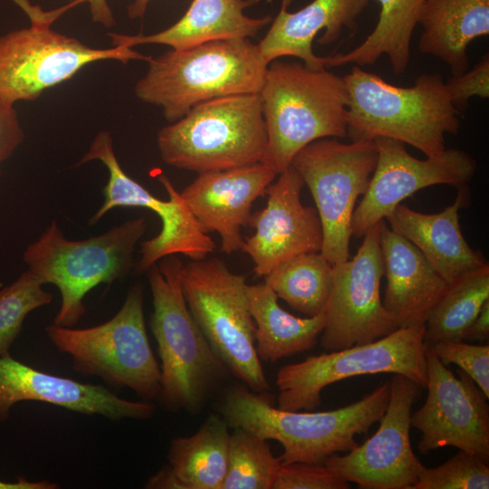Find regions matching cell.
<instances>
[{
	"mask_svg": "<svg viewBox=\"0 0 489 489\" xmlns=\"http://www.w3.org/2000/svg\"><path fill=\"white\" fill-rule=\"evenodd\" d=\"M425 324L398 328L369 343L309 356L276 374L277 408L312 410L324 388L345 379L378 373L399 374L422 388L427 385Z\"/></svg>",
	"mask_w": 489,
	"mask_h": 489,
	"instance_id": "cell-10",
	"label": "cell"
},
{
	"mask_svg": "<svg viewBox=\"0 0 489 489\" xmlns=\"http://www.w3.org/2000/svg\"><path fill=\"white\" fill-rule=\"evenodd\" d=\"M387 409L375 434L345 455H332L324 465L363 489H413L421 462L409 438L412 408L421 387L393 374Z\"/></svg>",
	"mask_w": 489,
	"mask_h": 489,
	"instance_id": "cell-16",
	"label": "cell"
},
{
	"mask_svg": "<svg viewBox=\"0 0 489 489\" xmlns=\"http://www.w3.org/2000/svg\"><path fill=\"white\" fill-rule=\"evenodd\" d=\"M91 160L103 163L109 171V180L103 189L104 201L90 219V224L97 223L108 211L118 206L147 208L160 217L162 226L158 235L141 243L137 265L139 273L147 272L168 255L181 254L197 261L205 259L214 252L215 242L201 228L167 176H158V180L168 195V200L165 201L154 197L125 173L116 158L109 131L102 130L96 135L89 150L77 165Z\"/></svg>",
	"mask_w": 489,
	"mask_h": 489,
	"instance_id": "cell-12",
	"label": "cell"
},
{
	"mask_svg": "<svg viewBox=\"0 0 489 489\" xmlns=\"http://www.w3.org/2000/svg\"><path fill=\"white\" fill-rule=\"evenodd\" d=\"M149 58L124 46L90 47L52 30L50 24H32L0 36V96L12 104L34 101L89 63Z\"/></svg>",
	"mask_w": 489,
	"mask_h": 489,
	"instance_id": "cell-13",
	"label": "cell"
},
{
	"mask_svg": "<svg viewBox=\"0 0 489 489\" xmlns=\"http://www.w3.org/2000/svg\"><path fill=\"white\" fill-rule=\"evenodd\" d=\"M489 340V300L482 306L479 313L465 332L463 340L466 342H484Z\"/></svg>",
	"mask_w": 489,
	"mask_h": 489,
	"instance_id": "cell-38",
	"label": "cell"
},
{
	"mask_svg": "<svg viewBox=\"0 0 489 489\" xmlns=\"http://www.w3.org/2000/svg\"><path fill=\"white\" fill-rule=\"evenodd\" d=\"M363 237L351 259L332 265L326 324L320 340L326 351L369 343L398 329L380 297L384 268L379 224Z\"/></svg>",
	"mask_w": 489,
	"mask_h": 489,
	"instance_id": "cell-14",
	"label": "cell"
},
{
	"mask_svg": "<svg viewBox=\"0 0 489 489\" xmlns=\"http://www.w3.org/2000/svg\"><path fill=\"white\" fill-rule=\"evenodd\" d=\"M343 80L351 141L388 138L435 157L446 149V134L458 131V110L440 74H422L413 86L400 87L355 65Z\"/></svg>",
	"mask_w": 489,
	"mask_h": 489,
	"instance_id": "cell-3",
	"label": "cell"
},
{
	"mask_svg": "<svg viewBox=\"0 0 489 489\" xmlns=\"http://www.w3.org/2000/svg\"><path fill=\"white\" fill-rule=\"evenodd\" d=\"M389 383L385 382L361 399L343 408L322 412L283 410L273 406L267 392L257 393L243 383L228 387L217 404L218 414L231 428H244L283 446L281 465H323L340 452L359 444L356 435L365 434L385 413Z\"/></svg>",
	"mask_w": 489,
	"mask_h": 489,
	"instance_id": "cell-1",
	"label": "cell"
},
{
	"mask_svg": "<svg viewBox=\"0 0 489 489\" xmlns=\"http://www.w3.org/2000/svg\"><path fill=\"white\" fill-rule=\"evenodd\" d=\"M28 269L14 282L0 291V357L10 355L26 316L34 310L48 305L53 294Z\"/></svg>",
	"mask_w": 489,
	"mask_h": 489,
	"instance_id": "cell-32",
	"label": "cell"
},
{
	"mask_svg": "<svg viewBox=\"0 0 489 489\" xmlns=\"http://www.w3.org/2000/svg\"><path fill=\"white\" fill-rule=\"evenodd\" d=\"M378 160L362 200L354 209L352 235L357 238L387 218L398 205L417 191L437 184L468 187L477 168L466 151L446 149L441 154L418 159L405 143L388 138L374 139Z\"/></svg>",
	"mask_w": 489,
	"mask_h": 489,
	"instance_id": "cell-17",
	"label": "cell"
},
{
	"mask_svg": "<svg viewBox=\"0 0 489 489\" xmlns=\"http://www.w3.org/2000/svg\"><path fill=\"white\" fill-rule=\"evenodd\" d=\"M76 3H88L91 19L93 22L102 24L107 28L116 24L112 10L108 0H74Z\"/></svg>",
	"mask_w": 489,
	"mask_h": 489,
	"instance_id": "cell-39",
	"label": "cell"
},
{
	"mask_svg": "<svg viewBox=\"0 0 489 489\" xmlns=\"http://www.w3.org/2000/svg\"><path fill=\"white\" fill-rule=\"evenodd\" d=\"M349 482L335 475L324 464L292 463L282 465L273 489H347Z\"/></svg>",
	"mask_w": 489,
	"mask_h": 489,
	"instance_id": "cell-35",
	"label": "cell"
},
{
	"mask_svg": "<svg viewBox=\"0 0 489 489\" xmlns=\"http://www.w3.org/2000/svg\"><path fill=\"white\" fill-rule=\"evenodd\" d=\"M488 463L469 452L459 450L444 464L418 468L413 489H488Z\"/></svg>",
	"mask_w": 489,
	"mask_h": 489,
	"instance_id": "cell-33",
	"label": "cell"
},
{
	"mask_svg": "<svg viewBox=\"0 0 489 489\" xmlns=\"http://www.w3.org/2000/svg\"><path fill=\"white\" fill-rule=\"evenodd\" d=\"M487 300L488 264L447 283L425 321V344L463 340L465 332Z\"/></svg>",
	"mask_w": 489,
	"mask_h": 489,
	"instance_id": "cell-29",
	"label": "cell"
},
{
	"mask_svg": "<svg viewBox=\"0 0 489 489\" xmlns=\"http://www.w3.org/2000/svg\"><path fill=\"white\" fill-rule=\"evenodd\" d=\"M264 278L292 310L312 317L326 309L332 264L321 252L303 253L280 263Z\"/></svg>",
	"mask_w": 489,
	"mask_h": 489,
	"instance_id": "cell-30",
	"label": "cell"
},
{
	"mask_svg": "<svg viewBox=\"0 0 489 489\" xmlns=\"http://www.w3.org/2000/svg\"><path fill=\"white\" fill-rule=\"evenodd\" d=\"M146 74L134 87L143 102L160 107L174 122L204 101L259 93L268 64L249 38L225 39L171 49L150 57Z\"/></svg>",
	"mask_w": 489,
	"mask_h": 489,
	"instance_id": "cell-5",
	"label": "cell"
},
{
	"mask_svg": "<svg viewBox=\"0 0 489 489\" xmlns=\"http://www.w3.org/2000/svg\"><path fill=\"white\" fill-rule=\"evenodd\" d=\"M157 143L166 164L198 174L261 162L267 134L260 94L199 103L160 129Z\"/></svg>",
	"mask_w": 489,
	"mask_h": 489,
	"instance_id": "cell-6",
	"label": "cell"
},
{
	"mask_svg": "<svg viewBox=\"0 0 489 489\" xmlns=\"http://www.w3.org/2000/svg\"><path fill=\"white\" fill-rule=\"evenodd\" d=\"M379 245L387 279L382 303L398 328L424 324L446 283L419 249L379 223Z\"/></svg>",
	"mask_w": 489,
	"mask_h": 489,
	"instance_id": "cell-22",
	"label": "cell"
},
{
	"mask_svg": "<svg viewBox=\"0 0 489 489\" xmlns=\"http://www.w3.org/2000/svg\"><path fill=\"white\" fill-rule=\"evenodd\" d=\"M17 5H19L23 0H14Z\"/></svg>",
	"mask_w": 489,
	"mask_h": 489,
	"instance_id": "cell-42",
	"label": "cell"
},
{
	"mask_svg": "<svg viewBox=\"0 0 489 489\" xmlns=\"http://www.w3.org/2000/svg\"><path fill=\"white\" fill-rule=\"evenodd\" d=\"M418 49L446 62L453 75L468 70L467 47L489 34V0H427Z\"/></svg>",
	"mask_w": 489,
	"mask_h": 489,
	"instance_id": "cell-25",
	"label": "cell"
},
{
	"mask_svg": "<svg viewBox=\"0 0 489 489\" xmlns=\"http://www.w3.org/2000/svg\"><path fill=\"white\" fill-rule=\"evenodd\" d=\"M259 0H192L185 14L168 28L149 35L109 34L112 46L131 48L159 43L181 50L205 43L255 36L271 16L252 18L244 10Z\"/></svg>",
	"mask_w": 489,
	"mask_h": 489,
	"instance_id": "cell-24",
	"label": "cell"
},
{
	"mask_svg": "<svg viewBox=\"0 0 489 489\" xmlns=\"http://www.w3.org/2000/svg\"><path fill=\"white\" fill-rule=\"evenodd\" d=\"M303 186L302 177L290 166L267 187L265 207L252 214L249 225L255 233L244 239L241 251L251 257L257 277L292 256L321 252V219L316 208L302 203Z\"/></svg>",
	"mask_w": 489,
	"mask_h": 489,
	"instance_id": "cell-18",
	"label": "cell"
},
{
	"mask_svg": "<svg viewBox=\"0 0 489 489\" xmlns=\"http://www.w3.org/2000/svg\"><path fill=\"white\" fill-rule=\"evenodd\" d=\"M147 227L143 217L81 241L67 240L53 221L24 251L23 259L40 282L54 284L61 306L53 323L75 326L84 315L85 295L101 283L125 277L133 266L136 244Z\"/></svg>",
	"mask_w": 489,
	"mask_h": 489,
	"instance_id": "cell-7",
	"label": "cell"
},
{
	"mask_svg": "<svg viewBox=\"0 0 489 489\" xmlns=\"http://www.w3.org/2000/svg\"><path fill=\"white\" fill-rule=\"evenodd\" d=\"M180 282L187 307L229 373L251 390L268 392L255 350V324L246 298V276L218 257L183 264Z\"/></svg>",
	"mask_w": 489,
	"mask_h": 489,
	"instance_id": "cell-9",
	"label": "cell"
},
{
	"mask_svg": "<svg viewBox=\"0 0 489 489\" xmlns=\"http://www.w3.org/2000/svg\"><path fill=\"white\" fill-rule=\"evenodd\" d=\"M54 347L69 355L77 373L129 388L146 400L158 399L160 367L151 350L144 318V286L135 283L108 321L84 329L54 323L45 328Z\"/></svg>",
	"mask_w": 489,
	"mask_h": 489,
	"instance_id": "cell-8",
	"label": "cell"
},
{
	"mask_svg": "<svg viewBox=\"0 0 489 489\" xmlns=\"http://www.w3.org/2000/svg\"><path fill=\"white\" fill-rule=\"evenodd\" d=\"M380 5L373 31L357 47L346 53L331 55L328 67L354 63L370 65L386 54L396 73L408 65L410 42L427 0H377Z\"/></svg>",
	"mask_w": 489,
	"mask_h": 489,
	"instance_id": "cell-28",
	"label": "cell"
},
{
	"mask_svg": "<svg viewBox=\"0 0 489 489\" xmlns=\"http://www.w3.org/2000/svg\"><path fill=\"white\" fill-rule=\"evenodd\" d=\"M14 105L0 96V175L2 163L11 157L24 139Z\"/></svg>",
	"mask_w": 489,
	"mask_h": 489,
	"instance_id": "cell-37",
	"label": "cell"
},
{
	"mask_svg": "<svg viewBox=\"0 0 489 489\" xmlns=\"http://www.w3.org/2000/svg\"><path fill=\"white\" fill-rule=\"evenodd\" d=\"M292 0H282V6L265 34L257 44L264 62L269 64L283 56L301 59L306 66L321 70L328 67L331 55L317 56L312 42L322 45L332 43L344 28L353 30L357 19L367 8L369 0H313L297 12L291 13Z\"/></svg>",
	"mask_w": 489,
	"mask_h": 489,
	"instance_id": "cell-21",
	"label": "cell"
},
{
	"mask_svg": "<svg viewBox=\"0 0 489 489\" xmlns=\"http://www.w3.org/2000/svg\"><path fill=\"white\" fill-rule=\"evenodd\" d=\"M150 0H134L127 9L128 16L130 19L143 17Z\"/></svg>",
	"mask_w": 489,
	"mask_h": 489,
	"instance_id": "cell-41",
	"label": "cell"
},
{
	"mask_svg": "<svg viewBox=\"0 0 489 489\" xmlns=\"http://www.w3.org/2000/svg\"><path fill=\"white\" fill-rule=\"evenodd\" d=\"M21 401H40L111 421L147 420L155 413L148 401L122 398L103 385L82 383L30 367L11 356L0 357V423Z\"/></svg>",
	"mask_w": 489,
	"mask_h": 489,
	"instance_id": "cell-19",
	"label": "cell"
},
{
	"mask_svg": "<svg viewBox=\"0 0 489 489\" xmlns=\"http://www.w3.org/2000/svg\"><path fill=\"white\" fill-rule=\"evenodd\" d=\"M427 396L411 414V427L421 434L418 450L427 454L452 446L489 461V407L475 381L463 370L459 377L426 345ZM487 399V398H486Z\"/></svg>",
	"mask_w": 489,
	"mask_h": 489,
	"instance_id": "cell-15",
	"label": "cell"
},
{
	"mask_svg": "<svg viewBox=\"0 0 489 489\" xmlns=\"http://www.w3.org/2000/svg\"><path fill=\"white\" fill-rule=\"evenodd\" d=\"M436 355L446 366L455 364L478 386L489 398V345L445 340L432 346Z\"/></svg>",
	"mask_w": 489,
	"mask_h": 489,
	"instance_id": "cell-34",
	"label": "cell"
},
{
	"mask_svg": "<svg viewBox=\"0 0 489 489\" xmlns=\"http://www.w3.org/2000/svg\"><path fill=\"white\" fill-rule=\"evenodd\" d=\"M281 465L268 440L247 429L234 428L222 489H273Z\"/></svg>",
	"mask_w": 489,
	"mask_h": 489,
	"instance_id": "cell-31",
	"label": "cell"
},
{
	"mask_svg": "<svg viewBox=\"0 0 489 489\" xmlns=\"http://www.w3.org/2000/svg\"><path fill=\"white\" fill-rule=\"evenodd\" d=\"M446 87L455 109L463 110L470 98L478 96L489 97V55L485 54L471 69L459 75H453Z\"/></svg>",
	"mask_w": 489,
	"mask_h": 489,
	"instance_id": "cell-36",
	"label": "cell"
},
{
	"mask_svg": "<svg viewBox=\"0 0 489 489\" xmlns=\"http://www.w3.org/2000/svg\"><path fill=\"white\" fill-rule=\"evenodd\" d=\"M457 191L455 202L439 213L424 214L399 204L386 218L393 231L419 249L446 283L488 264L462 235L459 210L470 197L468 187Z\"/></svg>",
	"mask_w": 489,
	"mask_h": 489,
	"instance_id": "cell-23",
	"label": "cell"
},
{
	"mask_svg": "<svg viewBox=\"0 0 489 489\" xmlns=\"http://www.w3.org/2000/svg\"><path fill=\"white\" fill-rule=\"evenodd\" d=\"M277 174L262 162L198 174L180 193L205 233L216 232L222 252L241 251V230L249 225L252 205Z\"/></svg>",
	"mask_w": 489,
	"mask_h": 489,
	"instance_id": "cell-20",
	"label": "cell"
},
{
	"mask_svg": "<svg viewBox=\"0 0 489 489\" xmlns=\"http://www.w3.org/2000/svg\"><path fill=\"white\" fill-rule=\"evenodd\" d=\"M182 265L172 254L146 272L153 302L149 324L161 362L158 400L169 411L195 415L231 374L187 307L180 282Z\"/></svg>",
	"mask_w": 489,
	"mask_h": 489,
	"instance_id": "cell-2",
	"label": "cell"
},
{
	"mask_svg": "<svg viewBox=\"0 0 489 489\" xmlns=\"http://www.w3.org/2000/svg\"><path fill=\"white\" fill-rule=\"evenodd\" d=\"M377 160L375 140L343 143L337 138L314 140L292 160L313 197L323 233L321 253L332 265L350 258L355 204L367 191Z\"/></svg>",
	"mask_w": 489,
	"mask_h": 489,
	"instance_id": "cell-11",
	"label": "cell"
},
{
	"mask_svg": "<svg viewBox=\"0 0 489 489\" xmlns=\"http://www.w3.org/2000/svg\"><path fill=\"white\" fill-rule=\"evenodd\" d=\"M226 421L210 414L189 436L173 438L167 465L178 489H222L231 433Z\"/></svg>",
	"mask_w": 489,
	"mask_h": 489,
	"instance_id": "cell-27",
	"label": "cell"
},
{
	"mask_svg": "<svg viewBox=\"0 0 489 489\" xmlns=\"http://www.w3.org/2000/svg\"><path fill=\"white\" fill-rule=\"evenodd\" d=\"M56 483L48 480L29 481L24 477H19L15 482H5L0 480V489H57Z\"/></svg>",
	"mask_w": 489,
	"mask_h": 489,
	"instance_id": "cell-40",
	"label": "cell"
},
{
	"mask_svg": "<svg viewBox=\"0 0 489 489\" xmlns=\"http://www.w3.org/2000/svg\"><path fill=\"white\" fill-rule=\"evenodd\" d=\"M249 311L255 324V350L260 360H279L312 350L326 324V312L299 318L284 311L264 283L247 284Z\"/></svg>",
	"mask_w": 489,
	"mask_h": 489,
	"instance_id": "cell-26",
	"label": "cell"
},
{
	"mask_svg": "<svg viewBox=\"0 0 489 489\" xmlns=\"http://www.w3.org/2000/svg\"><path fill=\"white\" fill-rule=\"evenodd\" d=\"M259 94L267 134L261 162L277 175L311 142L347 137L348 91L343 77L326 68L274 60Z\"/></svg>",
	"mask_w": 489,
	"mask_h": 489,
	"instance_id": "cell-4",
	"label": "cell"
}]
</instances>
